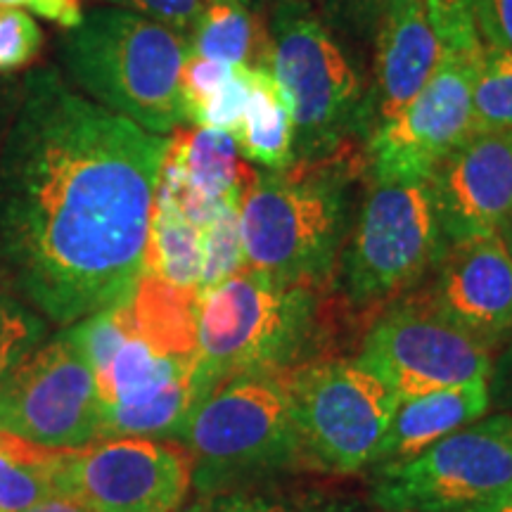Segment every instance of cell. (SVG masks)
Returning a JSON list of instances; mask_svg holds the SVG:
<instances>
[{
	"label": "cell",
	"instance_id": "1",
	"mask_svg": "<svg viewBox=\"0 0 512 512\" xmlns=\"http://www.w3.org/2000/svg\"><path fill=\"white\" fill-rule=\"evenodd\" d=\"M169 136L29 76L0 152V271L55 323L124 304L145 271Z\"/></svg>",
	"mask_w": 512,
	"mask_h": 512
},
{
	"label": "cell",
	"instance_id": "2",
	"mask_svg": "<svg viewBox=\"0 0 512 512\" xmlns=\"http://www.w3.org/2000/svg\"><path fill=\"white\" fill-rule=\"evenodd\" d=\"M368 169L366 147L256 171L240 197L245 268L318 290L335 273L347 240L351 183Z\"/></svg>",
	"mask_w": 512,
	"mask_h": 512
},
{
	"label": "cell",
	"instance_id": "3",
	"mask_svg": "<svg viewBox=\"0 0 512 512\" xmlns=\"http://www.w3.org/2000/svg\"><path fill=\"white\" fill-rule=\"evenodd\" d=\"M318 290L242 268L200 292L192 406L233 377L285 375L318 337Z\"/></svg>",
	"mask_w": 512,
	"mask_h": 512
},
{
	"label": "cell",
	"instance_id": "4",
	"mask_svg": "<svg viewBox=\"0 0 512 512\" xmlns=\"http://www.w3.org/2000/svg\"><path fill=\"white\" fill-rule=\"evenodd\" d=\"M64 64L88 98L155 136L185 124L181 69L188 41L121 8L83 15L62 43Z\"/></svg>",
	"mask_w": 512,
	"mask_h": 512
},
{
	"label": "cell",
	"instance_id": "5",
	"mask_svg": "<svg viewBox=\"0 0 512 512\" xmlns=\"http://www.w3.org/2000/svg\"><path fill=\"white\" fill-rule=\"evenodd\" d=\"M271 72L290 105L297 162L328 157L370 136L368 95L342 38L309 0H280L271 8Z\"/></svg>",
	"mask_w": 512,
	"mask_h": 512
},
{
	"label": "cell",
	"instance_id": "6",
	"mask_svg": "<svg viewBox=\"0 0 512 512\" xmlns=\"http://www.w3.org/2000/svg\"><path fill=\"white\" fill-rule=\"evenodd\" d=\"M176 441L188 448L200 494L309 465L285 375H245L219 384L190 408Z\"/></svg>",
	"mask_w": 512,
	"mask_h": 512
},
{
	"label": "cell",
	"instance_id": "7",
	"mask_svg": "<svg viewBox=\"0 0 512 512\" xmlns=\"http://www.w3.org/2000/svg\"><path fill=\"white\" fill-rule=\"evenodd\" d=\"M512 491V415L494 413L406 463L377 465L370 501L382 512H494Z\"/></svg>",
	"mask_w": 512,
	"mask_h": 512
},
{
	"label": "cell",
	"instance_id": "8",
	"mask_svg": "<svg viewBox=\"0 0 512 512\" xmlns=\"http://www.w3.org/2000/svg\"><path fill=\"white\" fill-rule=\"evenodd\" d=\"M427 181H373L342 256L344 294L358 309L399 302L444 252Z\"/></svg>",
	"mask_w": 512,
	"mask_h": 512
},
{
	"label": "cell",
	"instance_id": "9",
	"mask_svg": "<svg viewBox=\"0 0 512 512\" xmlns=\"http://www.w3.org/2000/svg\"><path fill=\"white\" fill-rule=\"evenodd\" d=\"M306 463L349 475L373 465L396 411L387 384L356 361H318L285 373Z\"/></svg>",
	"mask_w": 512,
	"mask_h": 512
},
{
	"label": "cell",
	"instance_id": "10",
	"mask_svg": "<svg viewBox=\"0 0 512 512\" xmlns=\"http://www.w3.org/2000/svg\"><path fill=\"white\" fill-rule=\"evenodd\" d=\"M102 408L91 363L64 330L0 387V430L50 448H83L102 439Z\"/></svg>",
	"mask_w": 512,
	"mask_h": 512
},
{
	"label": "cell",
	"instance_id": "11",
	"mask_svg": "<svg viewBox=\"0 0 512 512\" xmlns=\"http://www.w3.org/2000/svg\"><path fill=\"white\" fill-rule=\"evenodd\" d=\"M482 50H444L425 88L366 140L373 181H427L475 133L472 91Z\"/></svg>",
	"mask_w": 512,
	"mask_h": 512
},
{
	"label": "cell",
	"instance_id": "12",
	"mask_svg": "<svg viewBox=\"0 0 512 512\" xmlns=\"http://www.w3.org/2000/svg\"><path fill=\"white\" fill-rule=\"evenodd\" d=\"M356 363L408 399L489 380L494 351L406 294L375 320Z\"/></svg>",
	"mask_w": 512,
	"mask_h": 512
},
{
	"label": "cell",
	"instance_id": "13",
	"mask_svg": "<svg viewBox=\"0 0 512 512\" xmlns=\"http://www.w3.org/2000/svg\"><path fill=\"white\" fill-rule=\"evenodd\" d=\"M192 484V458L178 441L110 437L74 448L62 494L91 512H178Z\"/></svg>",
	"mask_w": 512,
	"mask_h": 512
},
{
	"label": "cell",
	"instance_id": "14",
	"mask_svg": "<svg viewBox=\"0 0 512 512\" xmlns=\"http://www.w3.org/2000/svg\"><path fill=\"white\" fill-rule=\"evenodd\" d=\"M411 297L494 351L512 335V252L501 233L448 242Z\"/></svg>",
	"mask_w": 512,
	"mask_h": 512
},
{
	"label": "cell",
	"instance_id": "15",
	"mask_svg": "<svg viewBox=\"0 0 512 512\" xmlns=\"http://www.w3.org/2000/svg\"><path fill=\"white\" fill-rule=\"evenodd\" d=\"M427 183L444 245L503 235L512 221V133H472Z\"/></svg>",
	"mask_w": 512,
	"mask_h": 512
},
{
	"label": "cell",
	"instance_id": "16",
	"mask_svg": "<svg viewBox=\"0 0 512 512\" xmlns=\"http://www.w3.org/2000/svg\"><path fill=\"white\" fill-rule=\"evenodd\" d=\"M254 176L230 133L195 126L192 131L176 128L169 138L159 185L185 219L202 230L223 204L240 202Z\"/></svg>",
	"mask_w": 512,
	"mask_h": 512
},
{
	"label": "cell",
	"instance_id": "17",
	"mask_svg": "<svg viewBox=\"0 0 512 512\" xmlns=\"http://www.w3.org/2000/svg\"><path fill=\"white\" fill-rule=\"evenodd\" d=\"M373 43L375 86L368 110L375 128L394 119L425 88L444 57V46L432 27L427 0H389Z\"/></svg>",
	"mask_w": 512,
	"mask_h": 512
},
{
	"label": "cell",
	"instance_id": "18",
	"mask_svg": "<svg viewBox=\"0 0 512 512\" xmlns=\"http://www.w3.org/2000/svg\"><path fill=\"white\" fill-rule=\"evenodd\" d=\"M491 408L489 380L458 384L422 396L399 399L377 451V465L406 463L448 434L463 430Z\"/></svg>",
	"mask_w": 512,
	"mask_h": 512
},
{
	"label": "cell",
	"instance_id": "19",
	"mask_svg": "<svg viewBox=\"0 0 512 512\" xmlns=\"http://www.w3.org/2000/svg\"><path fill=\"white\" fill-rule=\"evenodd\" d=\"M200 290L166 283L152 271L140 273L131 297L119 304L128 337H138L164 356L192 358L197 349Z\"/></svg>",
	"mask_w": 512,
	"mask_h": 512
},
{
	"label": "cell",
	"instance_id": "20",
	"mask_svg": "<svg viewBox=\"0 0 512 512\" xmlns=\"http://www.w3.org/2000/svg\"><path fill=\"white\" fill-rule=\"evenodd\" d=\"M249 105L235 133L240 155L264 171H280L297 162L294 119L271 69H247Z\"/></svg>",
	"mask_w": 512,
	"mask_h": 512
},
{
	"label": "cell",
	"instance_id": "21",
	"mask_svg": "<svg viewBox=\"0 0 512 512\" xmlns=\"http://www.w3.org/2000/svg\"><path fill=\"white\" fill-rule=\"evenodd\" d=\"M192 55L233 67L271 69V31L261 12L242 0H214L188 36Z\"/></svg>",
	"mask_w": 512,
	"mask_h": 512
},
{
	"label": "cell",
	"instance_id": "22",
	"mask_svg": "<svg viewBox=\"0 0 512 512\" xmlns=\"http://www.w3.org/2000/svg\"><path fill=\"white\" fill-rule=\"evenodd\" d=\"M74 448H50L0 430V512H24L62 494Z\"/></svg>",
	"mask_w": 512,
	"mask_h": 512
},
{
	"label": "cell",
	"instance_id": "23",
	"mask_svg": "<svg viewBox=\"0 0 512 512\" xmlns=\"http://www.w3.org/2000/svg\"><path fill=\"white\" fill-rule=\"evenodd\" d=\"M195 356H164L138 337H128L114 356L110 373L98 392L105 406H136L162 394L171 384L188 380Z\"/></svg>",
	"mask_w": 512,
	"mask_h": 512
},
{
	"label": "cell",
	"instance_id": "24",
	"mask_svg": "<svg viewBox=\"0 0 512 512\" xmlns=\"http://www.w3.org/2000/svg\"><path fill=\"white\" fill-rule=\"evenodd\" d=\"M145 268L166 283L200 290L202 230L185 219L162 185L157 188L152 211Z\"/></svg>",
	"mask_w": 512,
	"mask_h": 512
},
{
	"label": "cell",
	"instance_id": "25",
	"mask_svg": "<svg viewBox=\"0 0 512 512\" xmlns=\"http://www.w3.org/2000/svg\"><path fill=\"white\" fill-rule=\"evenodd\" d=\"M192 408V384L181 380L136 406L102 408V439L140 437V439H178L185 418Z\"/></svg>",
	"mask_w": 512,
	"mask_h": 512
},
{
	"label": "cell",
	"instance_id": "26",
	"mask_svg": "<svg viewBox=\"0 0 512 512\" xmlns=\"http://www.w3.org/2000/svg\"><path fill=\"white\" fill-rule=\"evenodd\" d=\"M356 505L347 498L328 496L323 491H271L228 489L216 494H200L195 503L181 512H354Z\"/></svg>",
	"mask_w": 512,
	"mask_h": 512
},
{
	"label": "cell",
	"instance_id": "27",
	"mask_svg": "<svg viewBox=\"0 0 512 512\" xmlns=\"http://www.w3.org/2000/svg\"><path fill=\"white\" fill-rule=\"evenodd\" d=\"M475 133H512V53L484 46L472 91Z\"/></svg>",
	"mask_w": 512,
	"mask_h": 512
},
{
	"label": "cell",
	"instance_id": "28",
	"mask_svg": "<svg viewBox=\"0 0 512 512\" xmlns=\"http://www.w3.org/2000/svg\"><path fill=\"white\" fill-rule=\"evenodd\" d=\"M245 268L240 235V202H228L202 228L200 292L219 285Z\"/></svg>",
	"mask_w": 512,
	"mask_h": 512
},
{
	"label": "cell",
	"instance_id": "29",
	"mask_svg": "<svg viewBox=\"0 0 512 512\" xmlns=\"http://www.w3.org/2000/svg\"><path fill=\"white\" fill-rule=\"evenodd\" d=\"M69 335L74 337V342L79 344L83 356L91 363L95 384L100 387L105 382L107 373H110L114 356H117L121 344L128 339L124 320H121L119 313V304L79 320V323L69 328Z\"/></svg>",
	"mask_w": 512,
	"mask_h": 512
},
{
	"label": "cell",
	"instance_id": "30",
	"mask_svg": "<svg viewBox=\"0 0 512 512\" xmlns=\"http://www.w3.org/2000/svg\"><path fill=\"white\" fill-rule=\"evenodd\" d=\"M43 330L46 328L29 306L0 292V387L12 370L38 347Z\"/></svg>",
	"mask_w": 512,
	"mask_h": 512
},
{
	"label": "cell",
	"instance_id": "31",
	"mask_svg": "<svg viewBox=\"0 0 512 512\" xmlns=\"http://www.w3.org/2000/svg\"><path fill=\"white\" fill-rule=\"evenodd\" d=\"M389 0H309L328 27L339 38L351 41H375L377 24L387 10Z\"/></svg>",
	"mask_w": 512,
	"mask_h": 512
},
{
	"label": "cell",
	"instance_id": "32",
	"mask_svg": "<svg viewBox=\"0 0 512 512\" xmlns=\"http://www.w3.org/2000/svg\"><path fill=\"white\" fill-rule=\"evenodd\" d=\"M249 105V81L247 69L235 67V72L216 88V93L190 117V124L200 128H214L235 136L245 119Z\"/></svg>",
	"mask_w": 512,
	"mask_h": 512
},
{
	"label": "cell",
	"instance_id": "33",
	"mask_svg": "<svg viewBox=\"0 0 512 512\" xmlns=\"http://www.w3.org/2000/svg\"><path fill=\"white\" fill-rule=\"evenodd\" d=\"M43 31L29 12L0 5V74L17 72L38 55Z\"/></svg>",
	"mask_w": 512,
	"mask_h": 512
},
{
	"label": "cell",
	"instance_id": "34",
	"mask_svg": "<svg viewBox=\"0 0 512 512\" xmlns=\"http://www.w3.org/2000/svg\"><path fill=\"white\" fill-rule=\"evenodd\" d=\"M427 10L444 50H479L484 46L472 17V0H427Z\"/></svg>",
	"mask_w": 512,
	"mask_h": 512
},
{
	"label": "cell",
	"instance_id": "35",
	"mask_svg": "<svg viewBox=\"0 0 512 512\" xmlns=\"http://www.w3.org/2000/svg\"><path fill=\"white\" fill-rule=\"evenodd\" d=\"M114 8L136 12L162 27L176 31L188 41L192 27L214 0H107Z\"/></svg>",
	"mask_w": 512,
	"mask_h": 512
},
{
	"label": "cell",
	"instance_id": "36",
	"mask_svg": "<svg viewBox=\"0 0 512 512\" xmlns=\"http://www.w3.org/2000/svg\"><path fill=\"white\" fill-rule=\"evenodd\" d=\"M472 17L484 46L512 53V0H472Z\"/></svg>",
	"mask_w": 512,
	"mask_h": 512
},
{
	"label": "cell",
	"instance_id": "37",
	"mask_svg": "<svg viewBox=\"0 0 512 512\" xmlns=\"http://www.w3.org/2000/svg\"><path fill=\"white\" fill-rule=\"evenodd\" d=\"M0 5L19 8L24 12H34V15L48 19V22L60 24V27L67 31L79 27L83 19L81 0H0Z\"/></svg>",
	"mask_w": 512,
	"mask_h": 512
},
{
	"label": "cell",
	"instance_id": "38",
	"mask_svg": "<svg viewBox=\"0 0 512 512\" xmlns=\"http://www.w3.org/2000/svg\"><path fill=\"white\" fill-rule=\"evenodd\" d=\"M489 394L491 406L512 415V335L508 337V344H505L498 361H494V368H491Z\"/></svg>",
	"mask_w": 512,
	"mask_h": 512
},
{
	"label": "cell",
	"instance_id": "39",
	"mask_svg": "<svg viewBox=\"0 0 512 512\" xmlns=\"http://www.w3.org/2000/svg\"><path fill=\"white\" fill-rule=\"evenodd\" d=\"M24 512H91L83 505L79 498L74 496H55L48 498V501L34 505V508L24 510Z\"/></svg>",
	"mask_w": 512,
	"mask_h": 512
},
{
	"label": "cell",
	"instance_id": "40",
	"mask_svg": "<svg viewBox=\"0 0 512 512\" xmlns=\"http://www.w3.org/2000/svg\"><path fill=\"white\" fill-rule=\"evenodd\" d=\"M242 3H245L249 10L261 12V10H266V8H273V5L280 3V0H242Z\"/></svg>",
	"mask_w": 512,
	"mask_h": 512
},
{
	"label": "cell",
	"instance_id": "41",
	"mask_svg": "<svg viewBox=\"0 0 512 512\" xmlns=\"http://www.w3.org/2000/svg\"><path fill=\"white\" fill-rule=\"evenodd\" d=\"M494 512H512V491L508 496H505V501L498 505V508Z\"/></svg>",
	"mask_w": 512,
	"mask_h": 512
},
{
	"label": "cell",
	"instance_id": "42",
	"mask_svg": "<svg viewBox=\"0 0 512 512\" xmlns=\"http://www.w3.org/2000/svg\"><path fill=\"white\" fill-rule=\"evenodd\" d=\"M503 238H505V242H508V247H510V252H512V221H510V226L505 228Z\"/></svg>",
	"mask_w": 512,
	"mask_h": 512
}]
</instances>
